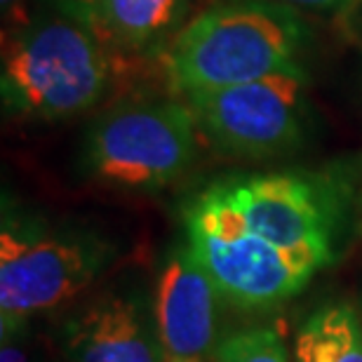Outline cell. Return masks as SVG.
Segmentation results:
<instances>
[{
    "label": "cell",
    "instance_id": "obj_14",
    "mask_svg": "<svg viewBox=\"0 0 362 362\" xmlns=\"http://www.w3.org/2000/svg\"><path fill=\"white\" fill-rule=\"evenodd\" d=\"M24 3H26V0H0V7H3V19H5V31H7V26H10V40L28 24Z\"/></svg>",
    "mask_w": 362,
    "mask_h": 362
},
{
    "label": "cell",
    "instance_id": "obj_5",
    "mask_svg": "<svg viewBox=\"0 0 362 362\" xmlns=\"http://www.w3.org/2000/svg\"><path fill=\"white\" fill-rule=\"evenodd\" d=\"M184 99L198 132L226 156L266 160L296 148L303 139L306 76L301 66Z\"/></svg>",
    "mask_w": 362,
    "mask_h": 362
},
{
    "label": "cell",
    "instance_id": "obj_1",
    "mask_svg": "<svg viewBox=\"0 0 362 362\" xmlns=\"http://www.w3.org/2000/svg\"><path fill=\"white\" fill-rule=\"evenodd\" d=\"M308 40L301 14L275 0H226L181 28L168 52L172 88L184 97L299 69Z\"/></svg>",
    "mask_w": 362,
    "mask_h": 362
},
{
    "label": "cell",
    "instance_id": "obj_16",
    "mask_svg": "<svg viewBox=\"0 0 362 362\" xmlns=\"http://www.w3.org/2000/svg\"><path fill=\"white\" fill-rule=\"evenodd\" d=\"M0 362H28V358L17 344H12L10 337H3V353H0Z\"/></svg>",
    "mask_w": 362,
    "mask_h": 362
},
{
    "label": "cell",
    "instance_id": "obj_2",
    "mask_svg": "<svg viewBox=\"0 0 362 362\" xmlns=\"http://www.w3.org/2000/svg\"><path fill=\"white\" fill-rule=\"evenodd\" d=\"M104 45L64 14L28 21L5 49L0 74L5 111L42 122L85 113L111 78Z\"/></svg>",
    "mask_w": 362,
    "mask_h": 362
},
{
    "label": "cell",
    "instance_id": "obj_12",
    "mask_svg": "<svg viewBox=\"0 0 362 362\" xmlns=\"http://www.w3.org/2000/svg\"><path fill=\"white\" fill-rule=\"evenodd\" d=\"M216 362H289L280 329L252 327L226 337L216 349Z\"/></svg>",
    "mask_w": 362,
    "mask_h": 362
},
{
    "label": "cell",
    "instance_id": "obj_13",
    "mask_svg": "<svg viewBox=\"0 0 362 362\" xmlns=\"http://www.w3.org/2000/svg\"><path fill=\"white\" fill-rule=\"evenodd\" d=\"M57 14L78 21L88 31H92L101 42H106L104 33V0H47ZM108 45V42H106Z\"/></svg>",
    "mask_w": 362,
    "mask_h": 362
},
{
    "label": "cell",
    "instance_id": "obj_15",
    "mask_svg": "<svg viewBox=\"0 0 362 362\" xmlns=\"http://www.w3.org/2000/svg\"><path fill=\"white\" fill-rule=\"evenodd\" d=\"M275 3L289 5V7H306V10H317V12H337L346 10L353 0H275Z\"/></svg>",
    "mask_w": 362,
    "mask_h": 362
},
{
    "label": "cell",
    "instance_id": "obj_4",
    "mask_svg": "<svg viewBox=\"0 0 362 362\" xmlns=\"http://www.w3.org/2000/svg\"><path fill=\"white\" fill-rule=\"evenodd\" d=\"M198 122L177 101L120 106L92 127L85 165L106 184L163 188L179 179L198 148Z\"/></svg>",
    "mask_w": 362,
    "mask_h": 362
},
{
    "label": "cell",
    "instance_id": "obj_3",
    "mask_svg": "<svg viewBox=\"0 0 362 362\" xmlns=\"http://www.w3.org/2000/svg\"><path fill=\"white\" fill-rule=\"evenodd\" d=\"M186 245L216 292L243 308L275 306L327 266L317 255L285 250L250 230L214 186L186 209Z\"/></svg>",
    "mask_w": 362,
    "mask_h": 362
},
{
    "label": "cell",
    "instance_id": "obj_10",
    "mask_svg": "<svg viewBox=\"0 0 362 362\" xmlns=\"http://www.w3.org/2000/svg\"><path fill=\"white\" fill-rule=\"evenodd\" d=\"M191 0H104V33L108 45L132 52L160 47L177 38Z\"/></svg>",
    "mask_w": 362,
    "mask_h": 362
},
{
    "label": "cell",
    "instance_id": "obj_9",
    "mask_svg": "<svg viewBox=\"0 0 362 362\" xmlns=\"http://www.w3.org/2000/svg\"><path fill=\"white\" fill-rule=\"evenodd\" d=\"M71 362H163L156 325L132 296H104L66 329Z\"/></svg>",
    "mask_w": 362,
    "mask_h": 362
},
{
    "label": "cell",
    "instance_id": "obj_7",
    "mask_svg": "<svg viewBox=\"0 0 362 362\" xmlns=\"http://www.w3.org/2000/svg\"><path fill=\"white\" fill-rule=\"evenodd\" d=\"M245 226L285 250H301L332 262L339 198L329 181L310 175H255L214 184Z\"/></svg>",
    "mask_w": 362,
    "mask_h": 362
},
{
    "label": "cell",
    "instance_id": "obj_6",
    "mask_svg": "<svg viewBox=\"0 0 362 362\" xmlns=\"http://www.w3.org/2000/svg\"><path fill=\"white\" fill-rule=\"evenodd\" d=\"M108 247L88 238L40 235L5 223L0 235L3 337L28 317L71 301L106 266Z\"/></svg>",
    "mask_w": 362,
    "mask_h": 362
},
{
    "label": "cell",
    "instance_id": "obj_8",
    "mask_svg": "<svg viewBox=\"0 0 362 362\" xmlns=\"http://www.w3.org/2000/svg\"><path fill=\"white\" fill-rule=\"evenodd\" d=\"M216 287L181 245L158 278L153 325L163 362H212L216 358Z\"/></svg>",
    "mask_w": 362,
    "mask_h": 362
},
{
    "label": "cell",
    "instance_id": "obj_11",
    "mask_svg": "<svg viewBox=\"0 0 362 362\" xmlns=\"http://www.w3.org/2000/svg\"><path fill=\"white\" fill-rule=\"evenodd\" d=\"M296 362H362V320L349 303L315 310L294 341Z\"/></svg>",
    "mask_w": 362,
    "mask_h": 362
}]
</instances>
